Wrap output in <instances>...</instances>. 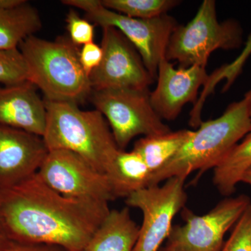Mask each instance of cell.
<instances>
[{
  "instance_id": "cell-28",
  "label": "cell",
  "mask_w": 251,
  "mask_h": 251,
  "mask_svg": "<svg viewBox=\"0 0 251 251\" xmlns=\"http://www.w3.org/2000/svg\"><path fill=\"white\" fill-rule=\"evenodd\" d=\"M241 182L245 183L251 186V167L245 172L242 178Z\"/></svg>"
},
{
  "instance_id": "cell-20",
  "label": "cell",
  "mask_w": 251,
  "mask_h": 251,
  "mask_svg": "<svg viewBox=\"0 0 251 251\" xmlns=\"http://www.w3.org/2000/svg\"><path fill=\"white\" fill-rule=\"evenodd\" d=\"M108 9L130 18L150 19L167 14L177 6L176 0H101Z\"/></svg>"
},
{
  "instance_id": "cell-15",
  "label": "cell",
  "mask_w": 251,
  "mask_h": 251,
  "mask_svg": "<svg viewBox=\"0 0 251 251\" xmlns=\"http://www.w3.org/2000/svg\"><path fill=\"white\" fill-rule=\"evenodd\" d=\"M139 230L128 207L110 210L81 251H133Z\"/></svg>"
},
{
  "instance_id": "cell-18",
  "label": "cell",
  "mask_w": 251,
  "mask_h": 251,
  "mask_svg": "<svg viewBox=\"0 0 251 251\" xmlns=\"http://www.w3.org/2000/svg\"><path fill=\"white\" fill-rule=\"evenodd\" d=\"M41 27L39 11L28 3L16 9H0V50L18 49Z\"/></svg>"
},
{
  "instance_id": "cell-24",
  "label": "cell",
  "mask_w": 251,
  "mask_h": 251,
  "mask_svg": "<svg viewBox=\"0 0 251 251\" xmlns=\"http://www.w3.org/2000/svg\"><path fill=\"white\" fill-rule=\"evenodd\" d=\"M103 58L101 46L92 42L82 46L79 52L81 65L87 75H90L99 67Z\"/></svg>"
},
{
  "instance_id": "cell-8",
  "label": "cell",
  "mask_w": 251,
  "mask_h": 251,
  "mask_svg": "<svg viewBox=\"0 0 251 251\" xmlns=\"http://www.w3.org/2000/svg\"><path fill=\"white\" fill-rule=\"evenodd\" d=\"M186 179L182 176L170 178L163 186H148L126 198L127 205L143 213V223L133 251H158L169 237L173 219L187 201Z\"/></svg>"
},
{
  "instance_id": "cell-12",
  "label": "cell",
  "mask_w": 251,
  "mask_h": 251,
  "mask_svg": "<svg viewBox=\"0 0 251 251\" xmlns=\"http://www.w3.org/2000/svg\"><path fill=\"white\" fill-rule=\"evenodd\" d=\"M156 79L150 102L162 120L173 121L186 104L196 101L200 87L207 83L209 75L206 67L200 66L175 69L165 57L158 66Z\"/></svg>"
},
{
  "instance_id": "cell-21",
  "label": "cell",
  "mask_w": 251,
  "mask_h": 251,
  "mask_svg": "<svg viewBox=\"0 0 251 251\" xmlns=\"http://www.w3.org/2000/svg\"><path fill=\"white\" fill-rule=\"evenodd\" d=\"M27 81V67L19 49L0 50V84L18 85Z\"/></svg>"
},
{
  "instance_id": "cell-30",
  "label": "cell",
  "mask_w": 251,
  "mask_h": 251,
  "mask_svg": "<svg viewBox=\"0 0 251 251\" xmlns=\"http://www.w3.org/2000/svg\"><path fill=\"white\" fill-rule=\"evenodd\" d=\"M161 251H174L171 250V249H168V248H167L166 247L164 248V249H163V250H161Z\"/></svg>"
},
{
  "instance_id": "cell-11",
  "label": "cell",
  "mask_w": 251,
  "mask_h": 251,
  "mask_svg": "<svg viewBox=\"0 0 251 251\" xmlns=\"http://www.w3.org/2000/svg\"><path fill=\"white\" fill-rule=\"evenodd\" d=\"M102 28L103 58L89 75L92 90H148L155 79L134 46L116 28Z\"/></svg>"
},
{
  "instance_id": "cell-25",
  "label": "cell",
  "mask_w": 251,
  "mask_h": 251,
  "mask_svg": "<svg viewBox=\"0 0 251 251\" xmlns=\"http://www.w3.org/2000/svg\"><path fill=\"white\" fill-rule=\"evenodd\" d=\"M0 251H69L59 246L49 244H32L11 242Z\"/></svg>"
},
{
  "instance_id": "cell-9",
  "label": "cell",
  "mask_w": 251,
  "mask_h": 251,
  "mask_svg": "<svg viewBox=\"0 0 251 251\" xmlns=\"http://www.w3.org/2000/svg\"><path fill=\"white\" fill-rule=\"evenodd\" d=\"M251 203L249 196L240 195L223 200L204 215L184 209L185 224L173 226L166 247L174 251H221L225 235Z\"/></svg>"
},
{
  "instance_id": "cell-7",
  "label": "cell",
  "mask_w": 251,
  "mask_h": 251,
  "mask_svg": "<svg viewBox=\"0 0 251 251\" xmlns=\"http://www.w3.org/2000/svg\"><path fill=\"white\" fill-rule=\"evenodd\" d=\"M148 90H92V103L105 117L120 150L138 135L154 136L171 131L150 102Z\"/></svg>"
},
{
  "instance_id": "cell-19",
  "label": "cell",
  "mask_w": 251,
  "mask_h": 251,
  "mask_svg": "<svg viewBox=\"0 0 251 251\" xmlns=\"http://www.w3.org/2000/svg\"><path fill=\"white\" fill-rule=\"evenodd\" d=\"M251 167V130L214 168L213 182L221 195L231 196Z\"/></svg>"
},
{
  "instance_id": "cell-26",
  "label": "cell",
  "mask_w": 251,
  "mask_h": 251,
  "mask_svg": "<svg viewBox=\"0 0 251 251\" xmlns=\"http://www.w3.org/2000/svg\"><path fill=\"white\" fill-rule=\"evenodd\" d=\"M26 4H27L26 0H0V9H16Z\"/></svg>"
},
{
  "instance_id": "cell-6",
  "label": "cell",
  "mask_w": 251,
  "mask_h": 251,
  "mask_svg": "<svg viewBox=\"0 0 251 251\" xmlns=\"http://www.w3.org/2000/svg\"><path fill=\"white\" fill-rule=\"evenodd\" d=\"M62 2L85 11L87 20L97 25L118 29L134 46L156 80L160 62L166 57L170 38L178 26L174 18L168 14L150 19L130 18L105 7L101 0H63Z\"/></svg>"
},
{
  "instance_id": "cell-2",
  "label": "cell",
  "mask_w": 251,
  "mask_h": 251,
  "mask_svg": "<svg viewBox=\"0 0 251 251\" xmlns=\"http://www.w3.org/2000/svg\"><path fill=\"white\" fill-rule=\"evenodd\" d=\"M45 102L47 118L43 139L49 151L64 150L80 155L107 175L120 150L108 122L97 110L85 111L72 102Z\"/></svg>"
},
{
  "instance_id": "cell-16",
  "label": "cell",
  "mask_w": 251,
  "mask_h": 251,
  "mask_svg": "<svg viewBox=\"0 0 251 251\" xmlns=\"http://www.w3.org/2000/svg\"><path fill=\"white\" fill-rule=\"evenodd\" d=\"M141 156L133 150H120L107 176L116 199L150 186L151 176Z\"/></svg>"
},
{
  "instance_id": "cell-3",
  "label": "cell",
  "mask_w": 251,
  "mask_h": 251,
  "mask_svg": "<svg viewBox=\"0 0 251 251\" xmlns=\"http://www.w3.org/2000/svg\"><path fill=\"white\" fill-rule=\"evenodd\" d=\"M251 130L247 100L231 103L221 117L202 122L177 153L153 173L150 186L175 176H187L198 171V177L216 168Z\"/></svg>"
},
{
  "instance_id": "cell-14",
  "label": "cell",
  "mask_w": 251,
  "mask_h": 251,
  "mask_svg": "<svg viewBox=\"0 0 251 251\" xmlns=\"http://www.w3.org/2000/svg\"><path fill=\"white\" fill-rule=\"evenodd\" d=\"M46 118L44 99L31 82L0 87V125L43 137Z\"/></svg>"
},
{
  "instance_id": "cell-22",
  "label": "cell",
  "mask_w": 251,
  "mask_h": 251,
  "mask_svg": "<svg viewBox=\"0 0 251 251\" xmlns=\"http://www.w3.org/2000/svg\"><path fill=\"white\" fill-rule=\"evenodd\" d=\"M221 251H251V203L234 225Z\"/></svg>"
},
{
  "instance_id": "cell-10",
  "label": "cell",
  "mask_w": 251,
  "mask_h": 251,
  "mask_svg": "<svg viewBox=\"0 0 251 251\" xmlns=\"http://www.w3.org/2000/svg\"><path fill=\"white\" fill-rule=\"evenodd\" d=\"M37 173L48 186L67 197L107 202L116 200L107 175L72 151L50 150Z\"/></svg>"
},
{
  "instance_id": "cell-5",
  "label": "cell",
  "mask_w": 251,
  "mask_h": 251,
  "mask_svg": "<svg viewBox=\"0 0 251 251\" xmlns=\"http://www.w3.org/2000/svg\"><path fill=\"white\" fill-rule=\"evenodd\" d=\"M243 42L242 26L235 20L220 23L216 1L204 0L195 17L173 31L167 47V60L180 67H206L209 56L217 49H237Z\"/></svg>"
},
{
  "instance_id": "cell-27",
  "label": "cell",
  "mask_w": 251,
  "mask_h": 251,
  "mask_svg": "<svg viewBox=\"0 0 251 251\" xmlns=\"http://www.w3.org/2000/svg\"><path fill=\"white\" fill-rule=\"evenodd\" d=\"M9 238L5 233L4 228H3L2 226L0 223V251L2 250L9 244Z\"/></svg>"
},
{
  "instance_id": "cell-17",
  "label": "cell",
  "mask_w": 251,
  "mask_h": 251,
  "mask_svg": "<svg viewBox=\"0 0 251 251\" xmlns=\"http://www.w3.org/2000/svg\"><path fill=\"white\" fill-rule=\"evenodd\" d=\"M193 132L183 129L143 137L135 142L133 150L141 156L153 175L166 166L177 153Z\"/></svg>"
},
{
  "instance_id": "cell-29",
  "label": "cell",
  "mask_w": 251,
  "mask_h": 251,
  "mask_svg": "<svg viewBox=\"0 0 251 251\" xmlns=\"http://www.w3.org/2000/svg\"><path fill=\"white\" fill-rule=\"evenodd\" d=\"M244 99L247 100L248 105H249V112H250V116L251 118V90H249V92L245 94Z\"/></svg>"
},
{
  "instance_id": "cell-13",
  "label": "cell",
  "mask_w": 251,
  "mask_h": 251,
  "mask_svg": "<svg viewBox=\"0 0 251 251\" xmlns=\"http://www.w3.org/2000/svg\"><path fill=\"white\" fill-rule=\"evenodd\" d=\"M49 151L42 137L0 125V189L36 174Z\"/></svg>"
},
{
  "instance_id": "cell-1",
  "label": "cell",
  "mask_w": 251,
  "mask_h": 251,
  "mask_svg": "<svg viewBox=\"0 0 251 251\" xmlns=\"http://www.w3.org/2000/svg\"><path fill=\"white\" fill-rule=\"evenodd\" d=\"M108 203L63 196L36 173L0 189V223L11 242L81 251L111 210Z\"/></svg>"
},
{
  "instance_id": "cell-23",
  "label": "cell",
  "mask_w": 251,
  "mask_h": 251,
  "mask_svg": "<svg viewBox=\"0 0 251 251\" xmlns=\"http://www.w3.org/2000/svg\"><path fill=\"white\" fill-rule=\"evenodd\" d=\"M69 37L73 44L79 47L93 42L94 26L88 20L79 16L72 8L66 17Z\"/></svg>"
},
{
  "instance_id": "cell-4",
  "label": "cell",
  "mask_w": 251,
  "mask_h": 251,
  "mask_svg": "<svg viewBox=\"0 0 251 251\" xmlns=\"http://www.w3.org/2000/svg\"><path fill=\"white\" fill-rule=\"evenodd\" d=\"M27 67V81L40 89L46 100L78 105L92 92L81 65L80 50L69 36L48 41L31 35L18 47Z\"/></svg>"
}]
</instances>
